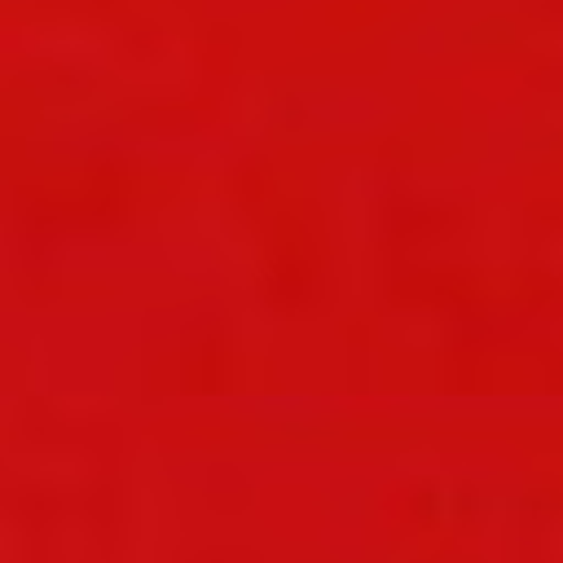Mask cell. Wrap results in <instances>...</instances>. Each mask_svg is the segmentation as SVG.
Wrapping results in <instances>:
<instances>
[{
	"label": "cell",
	"instance_id": "6da1fadb",
	"mask_svg": "<svg viewBox=\"0 0 563 563\" xmlns=\"http://www.w3.org/2000/svg\"><path fill=\"white\" fill-rule=\"evenodd\" d=\"M185 563H264L255 550H229V545H211V550H198L194 559Z\"/></svg>",
	"mask_w": 563,
	"mask_h": 563
}]
</instances>
